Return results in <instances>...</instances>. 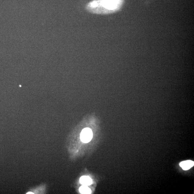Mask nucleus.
Masks as SVG:
<instances>
[{"label": "nucleus", "mask_w": 194, "mask_h": 194, "mask_svg": "<svg viewBox=\"0 0 194 194\" xmlns=\"http://www.w3.org/2000/svg\"><path fill=\"white\" fill-rule=\"evenodd\" d=\"M121 0H100L92 1L89 4V9L97 13L106 14L116 10L121 4Z\"/></svg>", "instance_id": "1"}, {"label": "nucleus", "mask_w": 194, "mask_h": 194, "mask_svg": "<svg viewBox=\"0 0 194 194\" xmlns=\"http://www.w3.org/2000/svg\"><path fill=\"white\" fill-rule=\"evenodd\" d=\"M93 133L91 129L87 128L82 130L80 135V139L83 143H88L92 139Z\"/></svg>", "instance_id": "2"}, {"label": "nucleus", "mask_w": 194, "mask_h": 194, "mask_svg": "<svg viewBox=\"0 0 194 194\" xmlns=\"http://www.w3.org/2000/svg\"><path fill=\"white\" fill-rule=\"evenodd\" d=\"M45 184H42L35 188L31 189L29 191L27 192L26 194H44L45 193Z\"/></svg>", "instance_id": "3"}, {"label": "nucleus", "mask_w": 194, "mask_h": 194, "mask_svg": "<svg viewBox=\"0 0 194 194\" xmlns=\"http://www.w3.org/2000/svg\"><path fill=\"white\" fill-rule=\"evenodd\" d=\"M179 165L183 170H187L190 169L194 166V162L191 160L185 161L181 162Z\"/></svg>", "instance_id": "4"}, {"label": "nucleus", "mask_w": 194, "mask_h": 194, "mask_svg": "<svg viewBox=\"0 0 194 194\" xmlns=\"http://www.w3.org/2000/svg\"><path fill=\"white\" fill-rule=\"evenodd\" d=\"M80 182L83 185L89 186L92 183V180L88 176H83L80 179Z\"/></svg>", "instance_id": "5"}, {"label": "nucleus", "mask_w": 194, "mask_h": 194, "mask_svg": "<svg viewBox=\"0 0 194 194\" xmlns=\"http://www.w3.org/2000/svg\"><path fill=\"white\" fill-rule=\"evenodd\" d=\"M80 192L82 194H91V190L87 186L83 185L80 187Z\"/></svg>", "instance_id": "6"}]
</instances>
